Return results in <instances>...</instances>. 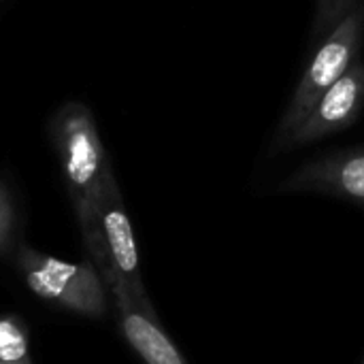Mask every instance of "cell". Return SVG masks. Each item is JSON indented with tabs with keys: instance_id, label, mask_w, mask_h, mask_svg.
<instances>
[{
	"instance_id": "6da1fadb",
	"label": "cell",
	"mask_w": 364,
	"mask_h": 364,
	"mask_svg": "<svg viewBox=\"0 0 364 364\" xmlns=\"http://www.w3.org/2000/svg\"><path fill=\"white\" fill-rule=\"evenodd\" d=\"M55 143L68 196L81 226L83 245H90L98 230V203L113 173L94 117L83 105L70 102L60 111L55 119Z\"/></svg>"
},
{
	"instance_id": "7a4b0ae2",
	"label": "cell",
	"mask_w": 364,
	"mask_h": 364,
	"mask_svg": "<svg viewBox=\"0 0 364 364\" xmlns=\"http://www.w3.org/2000/svg\"><path fill=\"white\" fill-rule=\"evenodd\" d=\"M364 38V4L360 2L348 17H343L322 41L316 55L307 64L275 132V147L296 130V126L307 117L320 96L335 85L350 66L358 60Z\"/></svg>"
},
{
	"instance_id": "3957f363",
	"label": "cell",
	"mask_w": 364,
	"mask_h": 364,
	"mask_svg": "<svg viewBox=\"0 0 364 364\" xmlns=\"http://www.w3.org/2000/svg\"><path fill=\"white\" fill-rule=\"evenodd\" d=\"M17 269L26 286L45 303L85 318L107 314V286L94 262H66L21 245Z\"/></svg>"
},
{
	"instance_id": "277c9868",
	"label": "cell",
	"mask_w": 364,
	"mask_h": 364,
	"mask_svg": "<svg viewBox=\"0 0 364 364\" xmlns=\"http://www.w3.org/2000/svg\"><path fill=\"white\" fill-rule=\"evenodd\" d=\"M85 250L100 275L102 273L115 275L126 288V292L130 294L132 303L141 311L156 316L149 303V296L145 292V286H143L134 232H132V226H130V220L124 209V200H122V194L113 175L107 179L100 203H98L96 237L90 245H85Z\"/></svg>"
},
{
	"instance_id": "5b68a950",
	"label": "cell",
	"mask_w": 364,
	"mask_h": 364,
	"mask_svg": "<svg viewBox=\"0 0 364 364\" xmlns=\"http://www.w3.org/2000/svg\"><path fill=\"white\" fill-rule=\"evenodd\" d=\"M364 109V62L356 60L350 70L331 85L296 130L282 143V147H301L322 141L356 124Z\"/></svg>"
},
{
	"instance_id": "8992f818",
	"label": "cell",
	"mask_w": 364,
	"mask_h": 364,
	"mask_svg": "<svg viewBox=\"0 0 364 364\" xmlns=\"http://www.w3.org/2000/svg\"><path fill=\"white\" fill-rule=\"evenodd\" d=\"M279 192H311L350 200L364 209V145L314 158L288 175Z\"/></svg>"
},
{
	"instance_id": "52a82bcc",
	"label": "cell",
	"mask_w": 364,
	"mask_h": 364,
	"mask_svg": "<svg viewBox=\"0 0 364 364\" xmlns=\"http://www.w3.org/2000/svg\"><path fill=\"white\" fill-rule=\"evenodd\" d=\"M105 286L109 288V292L115 299V307H117V318H119V326H122V335L128 341V346L139 354V358L145 364H190L181 352L175 348V343L166 337V333L160 328L158 324V316H149L145 311H141L130 294L126 292V288L122 286V282L111 275V273H102L100 275Z\"/></svg>"
},
{
	"instance_id": "ba28073f",
	"label": "cell",
	"mask_w": 364,
	"mask_h": 364,
	"mask_svg": "<svg viewBox=\"0 0 364 364\" xmlns=\"http://www.w3.org/2000/svg\"><path fill=\"white\" fill-rule=\"evenodd\" d=\"M0 363L32 364L26 331L15 316L0 314Z\"/></svg>"
},
{
	"instance_id": "9c48e42d",
	"label": "cell",
	"mask_w": 364,
	"mask_h": 364,
	"mask_svg": "<svg viewBox=\"0 0 364 364\" xmlns=\"http://www.w3.org/2000/svg\"><path fill=\"white\" fill-rule=\"evenodd\" d=\"M363 0H318L314 17V38H324Z\"/></svg>"
},
{
	"instance_id": "30bf717a",
	"label": "cell",
	"mask_w": 364,
	"mask_h": 364,
	"mask_svg": "<svg viewBox=\"0 0 364 364\" xmlns=\"http://www.w3.org/2000/svg\"><path fill=\"white\" fill-rule=\"evenodd\" d=\"M13 222H15V209H13V198L11 192L6 188V183L0 181V252L4 250L11 230H13Z\"/></svg>"
},
{
	"instance_id": "8fae6325",
	"label": "cell",
	"mask_w": 364,
	"mask_h": 364,
	"mask_svg": "<svg viewBox=\"0 0 364 364\" xmlns=\"http://www.w3.org/2000/svg\"><path fill=\"white\" fill-rule=\"evenodd\" d=\"M0 364H4V363H0Z\"/></svg>"
},
{
	"instance_id": "7c38bea8",
	"label": "cell",
	"mask_w": 364,
	"mask_h": 364,
	"mask_svg": "<svg viewBox=\"0 0 364 364\" xmlns=\"http://www.w3.org/2000/svg\"><path fill=\"white\" fill-rule=\"evenodd\" d=\"M363 364H364V360H363Z\"/></svg>"
}]
</instances>
